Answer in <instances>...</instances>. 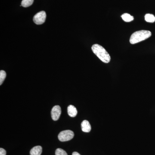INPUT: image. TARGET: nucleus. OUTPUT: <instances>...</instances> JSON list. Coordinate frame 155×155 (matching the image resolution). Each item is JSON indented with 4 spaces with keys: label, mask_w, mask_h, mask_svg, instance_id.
Wrapping results in <instances>:
<instances>
[{
    "label": "nucleus",
    "mask_w": 155,
    "mask_h": 155,
    "mask_svg": "<svg viewBox=\"0 0 155 155\" xmlns=\"http://www.w3.org/2000/svg\"><path fill=\"white\" fill-rule=\"evenodd\" d=\"M81 129L83 132L88 133L91 130V126L87 120H84L81 123Z\"/></svg>",
    "instance_id": "423d86ee"
},
{
    "label": "nucleus",
    "mask_w": 155,
    "mask_h": 155,
    "mask_svg": "<svg viewBox=\"0 0 155 155\" xmlns=\"http://www.w3.org/2000/svg\"><path fill=\"white\" fill-rule=\"evenodd\" d=\"M68 115L70 117H74L77 115L78 111L76 108L73 105H69L67 108Z\"/></svg>",
    "instance_id": "0eeeda50"
},
{
    "label": "nucleus",
    "mask_w": 155,
    "mask_h": 155,
    "mask_svg": "<svg viewBox=\"0 0 155 155\" xmlns=\"http://www.w3.org/2000/svg\"><path fill=\"white\" fill-rule=\"evenodd\" d=\"M74 136V133L72 130H65L59 133L58 137L61 142H65L71 140Z\"/></svg>",
    "instance_id": "7ed1b4c3"
},
{
    "label": "nucleus",
    "mask_w": 155,
    "mask_h": 155,
    "mask_svg": "<svg viewBox=\"0 0 155 155\" xmlns=\"http://www.w3.org/2000/svg\"><path fill=\"white\" fill-rule=\"evenodd\" d=\"M34 0H22L21 2V6L24 8H27L32 5Z\"/></svg>",
    "instance_id": "9b49d317"
},
{
    "label": "nucleus",
    "mask_w": 155,
    "mask_h": 155,
    "mask_svg": "<svg viewBox=\"0 0 155 155\" xmlns=\"http://www.w3.org/2000/svg\"><path fill=\"white\" fill-rule=\"evenodd\" d=\"M61 114V107L59 106H55L53 107L51 112L52 119L54 121H57L60 118Z\"/></svg>",
    "instance_id": "39448f33"
},
{
    "label": "nucleus",
    "mask_w": 155,
    "mask_h": 155,
    "mask_svg": "<svg viewBox=\"0 0 155 155\" xmlns=\"http://www.w3.org/2000/svg\"><path fill=\"white\" fill-rule=\"evenodd\" d=\"M121 17H122V19L126 22H131V21H133L134 19L133 16H131L130 14H127V13L122 14Z\"/></svg>",
    "instance_id": "1a4fd4ad"
},
{
    "label": "nucleus",
    "mask_w": 155,
    "mask_h": 155,
    "mask_svg": "<svg viewBox=\"0 0 155 155\" xmlns=\"http://www.w3.org/2000/svg\"><path fill=\"white\" fill-rule=\"evenodd\" d=\"M6 151L5 150H4V149L1 148H0V155H6Z\"/></svg>",
    "instance_id": "4468645a"
},
{
    "label": "nucleus",
    "mask_w": 155,
    "mask_h": 155,
    "mask_svg": "<svg viewBox=\"0 0 155 155\" xmlns=\"http://www.w3.org/2000/svg\"><path fill=\"white\" fill-rule=\"evenodd\" d=\"M46 18V14L44 11L38 12L33 17V21L37 25H41L45 22Z\"/></svg>",
    "instance_id": "20e7f679"
},
{
    "label": "nucleus",
    "mask_w": 155,
    "mask_h": 155,
    "mask_svg": "<svg viewBox=\"0 0 155 155\" xmlns=\"http://www.w3.org/2000/svg\"><path fill=\"white\" fill-rule=\"evenodd\" d=\"M152 33L149 31L140 30L136 31L131 35L130 39L131 44H135L144 41L151 36Z\"/></svg>",
    "instance_id": "f03ea898"
},
{
    "label": "nucleus",
    "mask_w": 155,
    "mask_h": 155,
    "mask_svg": "<svg viewBox=\"0 0 155 155\" xmlns=\"http://www.w3.org/2000/svg\"><path fill=\"white\" fill-rule=\"evenodd\" d=\"M42 148L41 146H37L34 147L30 150V155H41Z\"/></svg>",
    "instance_id": "6e6552de"
},
{
    "label": "nucleus",
    "mask_w": 155,
    "mask_h": 155,
    "mask_svg": "<svg viewBox=\"0 0 155 155\" xmlns=\"http://www.w3.org/2000/svg\"><path fill=\"white\" fill-rule=\"evenodd\" d=\"M145 20L147 22L153 23L155 21V17L153 15L151 14H147L145 16Z\"/></svg>",
    "instance_id": "9d476101"
},
{
    "label": "nucleus",
    "mask_w": 155,
    "mask_h": 155,
    "mask_svg": "<svg viewBox=\"0 0 155 155\" xmlns=\"http://www.w3.org/2000/svg\"><path fill=\"white\" fill-rule=\"evenodd\" d=\"M55 155H68L67 152L61 148H58L56 150Z\"/></svg>",
    "instance_id": "ddd939ff"
},
{
    "label": "nucleus",
    "mask_w": 155,
    "mask_h": 155,
    "mask_svg": "<svg viewBox=\"0 0 155 155\" xmlns=\"http://www.w3.org/2000/svg\"><path fill=\"white\" fill-rule=\"evenodd\" d=\"M92 50L95 54L104 63L107 64L111 60V57L104 48L98 44H94L92 46Z\"/></svg>",
    "instance_id": "f257e3e1"
},
{
    "label": "nucleus",
    "mask_w": 155,
    "mask_h": 155,
    "mask_svg": "<svg viewBox=\"0 0 155 155\" xmlns=\"http://www.w3.org/2000/svg\"><path fill=\"white\" fill-rule=\"evenodd\" d=\"M6 77V73L4 70L0 71V85H2Z\"/></svg>",
    "instance_id": "f8f14e48"
},
{
    "label": "nucleus",
    "mask_w": 155,
    "mask_h": 155,
    "mask_svg": "<svg viewBox=\"0 0 155 155\" xmlns=\"http://www.w3.org/2000/svg\"><path fill=\"white\" fill-rule=\"evenodd\" d=\"M72 155H81L79 153L76 152H74L72 153Z\"/></svg>",
    "instance_id": "2eb2a0df"
}]
</instances>
